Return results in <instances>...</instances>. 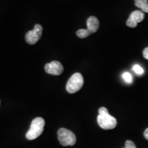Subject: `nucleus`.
<instances>
[{
	"label": "nucleus",
	"mask_w": 148,
	"mask_h": 148,
	"mask_svg": "<svg viewBox=\"0 0 148 148\" xmlns=\"http://www.w3.org/2000/svg\"><path fill=\"white\" fill-rule=\"evenodd\" d=\"M97 123L101 128L111 130L116 127V119L108 113V111L105 107H101L99 109V114L97 116Z\"/></svg>",
	"instance_id": "nucleus-1"
},
{
	"label": "nucleus",
	"mask_w": 148,
	"mask_h": 148,
	"mask_svg": "<svg viewBox=\"0 0 148 148\" xmlns=\"http://www.w3.org/2000/svg\"><path fill=\"white\" fill-rule=\"evenodd\" d=\"M45 120L41 117H36L32 120L29 130L26 134L28 140H34L38 138L43 132L45 126Z\"/></svg>",
	"instance_id": "nucleus-2"
},
{
	"label": "nucleus",
	"mask_w": 148,
	"mask_h": 148,
	"mask_svg": "<svg viewBox=\"0 0 148 148\" xmlns=\"http://www.w3.org/2000/svg\"><path fill=\"white\" fill-rule=\"evenodd\" d=\"M84 84V79L79 73H74L66 83V89L69 93H75L82 88Z\"/></svg>",
	"instance_id": "nucleus-3"
},
{
	"label": "nucleus",
	"mask_w": 148,
	"mask_h": 148,
	"mask_svg": "<svg viewBox=\"0 0 148 148\" xmlns=\"http://www.w3.org/2000/svg\"><path fill=\"white\" fill-rule=\"evenodd\" d=\"M58 138L61 145L63 146L73 145L76 142V137L74 133L63 127L58 130Z\"/></svg>",
	"instance_id": "nucleus-4"
},
{
	"label": "nucleus",
	"mask_w": 148,
	"mask_h": 148,
	"mask_svg": "<svg viewBox=\"0 0 148 148\" xmlns=\"http://www.w3.org/2000/svg\"><path fill=\"white\" fill-rule=\"evenodd\" d=\"M42 27L40 24H36L32 30L28 31L25 34V38L29 45H34L40 39L42 36Z\"/></svg>",
	"instance_id": "nucleus-5"
},
{
	"label": "nucleus",
	"mask_w": 148,
	"mask_h": 148,
	"mask_svg": "<svg viewBox=\"0 0 148 148\" xmlns=\"http://www.w3.org/2000/svg\"><path fill=\"white\" fill-rule=\"evenodd\" d=\"M145 18L143 12L140 10L133 11L130 14L126 21V25L130 27H135L137 26L138 23L141 22Z\"/></svg>",
	"instance_id": "nucleus-6"
},
{
	"label": "nucleus",
	"mask_w": 148,
	"mask_h": 148,
	"mask_svg": "<svg viewBox=\"0 0 148 148\" xmlns=\"http://www.w3.org/2000/svg\"><path fill=\"white\" fill-rule=\"evenodd\" d=\"M46 73L53 75H59L63 72L64 68L62 64L58 61H52L50 63H47L45 66Z\"/></svg>",
	"instance_id": "nucleus-7"
},
{
	"label": "nucleus",
	"mask_w": 148,
	"mask_h": 148,
	"mask_svg": "<svg viewBox=\"0 0 148 148\" xmlns=\"http://www.w3.org/2000/svg\"><path fill=\"white\" fill-rule=\"evenodd\" d=\"M86 25H87V29L92 34L97 32V29H99V22L95 16H91L88 18L86 21Z\"/></svg>",
	"instance_id": "nucleus-8"
},
{
	"label": "nucleus",
	"mask_w": 148,
	"mask_h": 148,
	"mask_svg": "<svg viewBox=\"0 0 148 148\" xmlns=\"http://www.w3.org/2000/svg\"><path fill=\"white\" fill-rule=\"evenodd\" d=\"M135 5L140 8L143 12L148 13V0H134Z\"/></svg>",
	"instance_id": "nucleus-9"
},
{
	"label": "nucleus",
	"mask_w": 148,
	"mask_h": 148,
	"mask_svg": "<svg viewBox=\"0 0 148 148\" xmlns=\"http://www.w3.org/2000/svg\"><path fill=\"white\" fill-rule=\"evenodd\" d=\"M76 34L79 38H84L89 36V35L92 34V33L88 29H80L77 31Z\"/></svg>",
	"instance_id": "nucleus-10"
},
{
	"label": "nucleus",
	"mask_w": 148,
	"mask_h": 148,
	"mask_svg": "<svg viewBox=\"0 0 148 148\" xmlns=\"http://www.w3.org/2000/svg\"><path fill=\"white\" fill-rule=\"evenodd\" d=\"M132 69H133V71L135 72V73H137V74H139V75L143 74L144 72L143 68H142L140 65H138V64H135V65L133 66Z\"/></svg>",
	"instance_id": "nucleus-11"
},
{
	"label": "nucleus",
	"mask_w": 148,
	"mask_h": 148,
	"mask_svg": "<svg viewBox=\"0 0 148 148\" xmlns=\"http://www.w3.org/2000/svg\"><path fill=\"white\" fill-rule=\"evenodd\" d=\"M123 78L124 79V80L127 83H131L132 82V77L131 75V74L128 73V72H125L123 74Z\"/></svg>",
	"instance_id": "nucleus-12"
},
{
	"label": "nucleus",
	"mask_w": 148,
	"mask_h": 148,
	"mask_svg": "<svg viewBox=\"0 0 148 148\" xmlns=\"http://www.w3.org/2000/svg\"><path fill=\"white\" fill-rule=\"evenodd\" d=\"M123 148H136L135 144L133 143L132 140H127L125 141V147Z\"/></svg>",
	"instance_id": "nucleus-13"
},
{
	"label": "nucleus",
	"mask_w": 148,
	"mask_h": 148,
	"mask_svg": "<svg viewBox=\"0 0 148 148\" xmlns=\"http://www.w3.org/2000/svg\"><path fill=\"white\" fill-rule=\"evenodd\" d=\"M143 54L144 58H145V59H147V60H148V47L144 49Z\"/></svg>",
	"instance_id": "nucleus-14"
},
{
	"label": "nucleus",
	"mask_w": 148,
	"mask_h": 148,
	"mask_svg": "<svg viewBox=\"0 0 148 148\" xmlns=\"http://www.w3.org/2000/svg\"><path fill=\"white\" fill-rule=\"evenodd\" d=\"M144 136H145L146 139L148 140V128H147L144 132Z\"/></svg>",
	"instance_id": "nucleus-15"
}]
</instances>
